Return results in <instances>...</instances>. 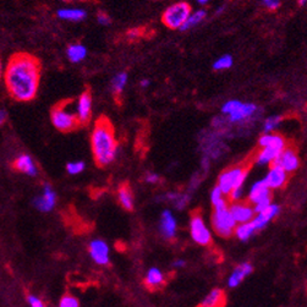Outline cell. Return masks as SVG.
I'll return each instance as SVG.
<instances>
[{"label": "cell", "instance_id": "e575fe53", "mask_svg": "<svg viewBox=\"0 0 307 307\" xmlns=\"http://www.w3.org/2000/svg\"><path fill=\"white\" fill-rule=\"evenodd\" d=\"M240 104H241V102H240V101H237V100L229 101V102H227L224 104V105L222 106V114L224 116L229 115V114H231L232 111H234L235 109H236L237 106L240 105Z\"/></svg>", "mask_w": 307, "mask_h": 307}, {"label": "cell", "instance_id": "4dcf8cb0", "mask_svg": "<svg viewBox=\"0 0 307 307\" xmlns=\"http://www.w3.org/2000/svg\"><path fill=\"white\" fill-rule=\"evenodd\" d=\"M232 64H234V59H232V56L225 54V55H222L220 58H218L217 60L213 63V69H214L215 71L228 70V69L231 68Z\"/></svg>", "mask_w": 307, "mask_h": 307}, {"label": "cell", "instance_id": "2e32d148", "mask_svg": "<svg viewBox=\"0 0 307 307\" xmlns=\"http://www.w3.org/2000/svg\"><path fill=\"white\" fill-rule=\"evenodd\" d=\"M90 255L97 264L109 263V247L102 240H93L90 244Z\"/></svg>", "mask_w": 307, "mask_h": 307}, {"label": "cell", "instance_id": "60d3db41", "mask_svg": "<svg viewBox=\"0 0 307 307\" xmlns=\"http://www.w3.org/2000/svg\"><path fill=\"white\" fill-rule=\"evenodd\" d=\"M158 180H159V177L157 174H148L146 177V181L148 184H155V182H158Z\"/></svg>", "mask_w": 307, "mask_h": 307}, {"label": "cell", "instance_id": "cb8c5ba5", "mask_svg": "<svg viewBox=\"0 0 307 307\" xmlns=\"http://www.w3.org/2000/svg\"><path fill=\"white\" fill-rule=\"evenodd\" d=\"M66 54L71 63H80L87 56V49L82 44H71L69 46Z\"/></svg>", "mask_w": 307, "mask_h": 307}, {"label": "cell", "instance_id": "f546056e", "mask_svg": "<svg viewBox=\"0 0 307 307\" xmlns=\"http://www.w3.org/2000/svg\"><path fill=\"white\" fill-rule=\"evenodd\" d=\"M210 201H212L214 209H227L228 208V202L225 200V195H223V192L217 186L212 190Z\"/></svg>", "mask_w": 307, "mask_h": 307}, {"label": "cell", "instance_id": "ffe728a7", "mask_svg": "<svg viewBox=\"0 0 307 307\" xmlns=\"http://www.w3.org/2000/svg\"><path fill=\"white\" fill-rule=\"evenodd\" d=\"M252 271H254V268H252L251 264L247 263V262L237 266L236 269H235V271L232 272L231 276H230L229 281H228L230 288H236V286L244 281L245 277H247L249 274L252 273Z\"/></svg>", "mask_w": 307, "mask_h": 307}, {"label": "cell", "instance_id": "3957f363", "mask_svg": "<svg viewBox=\"0 0 307 307\" xmlns=\"http://www.w3.org/2000/svg\"><path fill=\"white\" fill-rule=\"evenodd\" d=\"M51 119L54 128L61 132H70L80 126L76 116L75 103L73 101H63L55 104L51 109Z\"/></svg>", "mask_w": 307, "mask_h": 307}, {"label": "cell", "instance_id": "f6af8a7d", "mask_svg": "<svg viewBox=\"0 0 307 307\" xmlns=\"http://www.w3.org/2000/svg\"><path fill=\"white\" fill-rule=\"evenodd\" d=\"M2 73H4V66H2L1 59H0V80L2 78Z\"/></svg>", "mask_w": 307, "mask_h": 307}, {"label": "cell", "instance_id": "7402d4cb", "mask_svg": "<svg viewBox=\"0 0 307 307\" xmlns=\"http://www.w3.org/2000/svg\"><path fill=\"white\" fill-rule=\"evenodd\" d=\"M225 304V293L222 289H214L204 299L199 307H222Z\"/></svg>", "mask_w": 307, "mask_h": 307}, {"label": "cell", "instance_id": "7c38bea8", "mask_svg": "<svg viewBox=\"0 0 307 307\" xmlns=\"http://www.w3.org/2000/svg\"><path fill=\"white\" fill-rule=\"evenodd\" d=\"M56 204V194L51 185L46 184L43 187V194L36 197L33 201L34 207L41 212H51Z\"/></svg>", "mask_w": 307, "mask_h": 307}, {"label": "cell", "instance_id": "7a4b0ae2", "mask_svg": "<svg viewBox=\"0 0 307 307\" xmlns=\"http://www.w3.org/2000/svg\"><path fill=\"white\" fill-rule=\"evenodd\" d=\"M91 147L98 167H106L115 159L118 153V140L115 136V128L106 116H101L96 121L91 133Z\"/></svg>", "mask_w": 307, "mask_h": 307}, {"label": "cell", "instance_id": "4316f807", "mask_svg": "<svg viewBox=\"0 0 307 307\" xmlns=\"http://www.w3.org/2000/svg\"><path fill=\"white\" fill-rule=\"evenodd\" d=\"M163 283H164V276H163L162 272L158 268H155V267L151 268L148 271L147 277H146V284H147V286L155 289L162 285Z\"/></svg>", "mask_w": 307, "mask_h": 307}, {"label": "cell", "instance_id": "d6986e66", "mask_svg": "<svg viewBox=\"0 0 307 307\" xmlns=\"http://www.w3.org/2000/svg\"><path fill=\"white\" fill-rule=\"evenodd\" d=\"M14 167L17 172L24 173V174L28 175V177H36V175L38 174V169H37L33 159H32L28 154L19 155V157L15 159Z\"/></svg>", "mask_w": 307, "mask_h": 307}, {"label": "cell", "instance_id": "4fadbf2b", "mask_svg": "<svg viewBox=\"0 0 307 307\" xmlns=\"http://www.w3.org/2000/svg\"><path fill=\"white\" fill-rule=\"evenodd\" d=\"M279 212H281V207L278 205L271 204L268 207L264 208L262 212L257 213L256 217L251 220L255 230L257 231V230L264 229L268 225V223L279 214Z\"/></svg>", "mask_w": 307, "mask_h": 307}, {"label": "cell", "instance_id": "74e56055", "mask_svg": "<svg viewBox=\"0 0 307 307\" xmlns=\"http://www.w3.org/2000/svg\"><path fill=\"white\" fill-rule=\"evenodd\" d=\"M281 4V0H263V5L266 6V9H268L269 11H274V10L278 9Z\"/></svg>", "mask_w": 307, "mask_h": 307}, {"label": "cell", "instance_id": "ab89813d", "mask_svg": "<svg viewBox=\"0 0 307 307\" xmlns=\"http://www.w3.org/2000/svg\"><path fill=\"white\" fill-rule=\"evenodd\" d=\"M97 20L101 25H109L110 24V17H109L108 15L105 14V12H100V14H98V16H97Z\"/></svg>", "mask_w": 307, "mask_h": 307}, {"label": "cell", "instance_id": "836d02e7", "mask_svg": "<svg viewBox=\"0 0 307 307\" xmlns=\"http://www.w3.org/2000/svg\"><path fill=\"white\" fill-rule=\"evenodd\" d=\"M85 170V163L83 162H70L66 165V172L70 175H77Z\"/></svg>", "mask_w": 307, "mask_h": 307}, {"label": "cell", "instance_id": "e0dca14e", "mask_svg": "<svg viewBox=\"0 0 307 307\" xmlns=\"http://www.w3.org/2000/svg\"><path fill=\"white\" fill-rule=\"evenodd\" d=\"M247 174H249V167H245V165L234 167L224 172V175L227 177L228 181H229L230 186H231V190L242 187L247 178Z\"/></svg>", "mask_w": 307, "mask_h": 307}, {"label": "cell", "instance_id": "ba28073f", "mask_svg": "<svg viewBox=\"0 0 307 307\" xmlns=\"http://www.w3.org/2000/svg\"><path fill=\"white\" fill-rule=\"evenodd\" d=\"M75 109L80 125H87L92 118V95L90 90H86L78 97L77 102L75 103Z\"/></svg>", "mask_w": 307, "mask_h": 307}, {"label": "cell", "instance_id": "5bb4252c", "mask_svg": "<svg viewBox=\"0 0 307 307\" xmlns=\"http://www.w3.org/2000/svg\"><path fill=\"white\" fill-rule=\"evenodd\" d=\"M229 212L231 214L232 219L235 220V223H239V224H242V223H247L251 222L255 217V210L254 207H251L249 204H236L231 205L229 208Z\"/></svg>", "mask_w": 307, "mask_h": 307}, {"label": "cell", "instance_id": "6da1fadb", "mask_svg": "<svg viewBox=\"0 0 307 307\" xmlns=\"http://www.w3.org/2000/svg\"><path fill=\"white\" fill-rule=\"evenodd\" d=\"M42 66L29 53H16L9 59L2 73L7 92L17 102L34 100L39 90Z\"/></svg>", "mask_w": 307, "mask_h": 307}, {"label": "cell", "instance_id": "30bf717a", "mask_svg": "<svg viewBox=\"0 0 307 307\" xmlns=\"http://www.w3.org/2000/svg\"><path fill=\"white\" fill-rule=\"evenodd\" d=\"M271 189L267 186L264 180H258L252 185L249 194V202L254 205L262 204V202H272Z\"/></svg>", "mask_w": 307, "mask_h": 307}, {"label": "cell", "instance_id": "7bdbcfd3", "mask_svg": "<svg viewBox=\"0 0 307 307\" xmlns=\"http://www.w3.org/2000/svg\"><path fill=\"white\" fill-rule=\"evenodd\" d=\"M173 266H174L175 268H181V267L185 266V261H182V259H179V261H175L174 263H173Z\"/></svg>", "mask_w": 307, "mask_h": 307}, {"label": "cell", "instance_id": "7dc6e473", "mask_svg": "<svg viewBox=\"0 0 307 307\" xmlns=\"http://www.w3.org/2000/svg\"><path fill=\"white\" fill-rule=\"evenodd\" d=\"M306 1L307 0H299V5H300V6H305Z\"/></svg>", "mask_w": 307, "mask_h": 307}, {"label": "cell", "instance_id": "5b68a950", "mask_svg": "<svg viewBox=\"0 0 307 307\" xmlns=\"http://www.w3.org/2000/svg\"><path fill=\"white\" fill-rule=\"evenodd\" d=\"M212 225L214 231L222 237L231 236L236 228V223L232 219L229 209H214L212 214Z\"/></svg>", "mask_w": 307, "mask_h": 307}, {"label": "cell", "instance_id": "44dd1931", "mask_svg": "<svg viewBox=\"0 0 307 307\" xmlns=\"http://www.w3.org/2000/svg\"><path fill=\"white\" fill-rule=\"evenodd\" d=\"M59 19L65 20V21H73V22H80L82 20L86 19L87 16V12L82 9H78V7H68V9H60L56 12Z\"/></svg>", "mask_w": 307, "mask_h": 307}, {"label": "cell", "instance_id": "c3c4849f", "mask_svg": "<svg viewBox=\"0 0 307 307\" xmlns=\"http://www.w3.org/2000/svg\"><path fill=\"white\" fill-rule=\"evenodd\" d=\"M61 1H70V0H61Z\"/></svg>", "mask_w": 307, "mask_h": 307}, {"label": "cell", "instance_id": "1f68e13d", "mask_svg": "<svg viewBox=\"0 0 307 307\" xmlns=\"http://www.w3.org/2000/svg\"><path fill=\"white\" fill-rule=\"evenodd\" d=\"M281 120H283V118H281V115H272L269 116V118H267L263 123L264 133L273 132V131L281 125Z\"/></svg>", "mask_w": 307, "mask_h": 307}, {"label": "cell", "instance_id": "9a60e30c", "mask_svg": "<svg viewBox=\"0 0 307 307\" xmlns=\"http://www.w3.org/2000/svg\"><path fill=\"white\" fill-rule=\"evenodd\" d=\"M258 146L261 148H272L278 152H283L286 147V141L279 133L268 132L263 133L258 140Z\"/></svg>", "mask_w": 307, "mask_h": 307}, {"label": "cell", "instance_id": "9c48e42d", "mask_svg": "<svg viewBox=\"0 0 307 307\" xmlns=\"http://www.w3.org/2000/svg\"><path fill=\"white\" fill-rule=\"evenodd\" d=\"M258 113V106L254 103H242L232 111L231 114L227 115L229 124H244L254 119V116Z\"/></svg>", "mask_w": 307, "mask_h": 307}, {"label": "cell", "instance_id": "f1b7e54d", "mask_svg": "<svg viewBox=\"0 0 307 307\" xmlns=\"http://www.w3.org/2000/svg\"><path fill=\"white\" fill-rule=\"evenodd\" d=\"M128 74L126 73H120L118 75H115L111 80V91H113L114 96L118 97L123 93L124 88H125L126 83H128Z\"/></svg>", "mask_w": 307, "mask_h": 307}, {"label": "cell", "instance_id": "bcb514c9", "mask_svg": "<svg viewBox=\"0 0 307 307\" xmlns=\"http://www.w3.org/2000/svg\"><path fill=\"white\" fill-rule=\"evenodd\" d=\"M196 1L201 5H205L208 1H209V0H196Z\"/></svg>", "mask_w": 307, "mask_h": 307}, {"label": "cell", "instance_id": "484cf974", "mask_svg": "<svg viewBox=\"0 0 307 307\" xmlns=\"http://www.w3.org/2000/svg\"><path fill=\"white\" fill-rule=\"evenodd\" d=\"M205 16H207V12H205V10H197V11L191 12L190 16L187 17L186 21H185V24L180 27V31H182V32L189 31L190 28H192V27L201 24V22L205 19Z\"/></svg>", "mask_w": 307, "mask_h": 307}, {"label": "cell", "instance_id": "d6a6232c", "mask_svg": "<svg viewBox=\"0 0 307 307\" xmlns=\"http://www.w3.org/2000/svg\"><path fill=\"white\" fill-rule=\"evenodd\" d=\"M167 196H168V199L173 200V201H174L175 205H177V208H179V209H181V208H184L185 205L189 204V201H190V196H189V195L168 194Z\"/></svg>", "mask_w": 307, "mask_h": 307}, {"label": "cell", "instance_id": "52a82bcc", "mask_svg": "<svg viewBox=\"0 0 307 307\" xmlns=\"http://www.w3.org/2000/svg\"><path fill=\"white\" fill-rule=\"evenodd\" d=\"M273 164L281 168L286 174H291V173L296 172L300 167V158H299L298 152L294 148L286 146L285 150L277 157Z\"/></svg>", "mask_w": 307, "mask_h": 307}, {"label": "cell", "instance_id": "277c9868", "mask_svg": "<svg viewBox=\"0 0 307 307\" xmlns=\"http://www.w3.org/2000/svg\"><path fill=\"white\" fill-rule=\"evenodd\" d=\"M191 12L192 9L189 2L178 1L163 12L162 21L168 28L180 29V27L185 24V21H186Z\"/></svg>", "mask_w": 307, "mask_h": 307}, {"label": "cell", "instance_id": "b9f144b4", "mask_svg": "<svg viewBox=\"0 0 307 307\" xmlns=\"http://www.w3.org/2000/svg\"><path fill=\"white\" fill-rule=\"evenodd\" d=\"M6 118H7L6 111L2 110V109H0V126L4 125L5 121H6Z\"/></svg>", "mask_w": 307, "mask_h": 307}, {"label": "cell", "instance_id": "8d00e7d4", "mask_svg": "<svg viewBox=\"0 0 307 307\" xmlns=\"http://www.w3.org/2000/svg\"><path fill=\"white\" fill-rule=\"evenodd\" d=\"M242 195H244V190H242V187H237V189H232L228 196H229L230 201L236 204V202H239L240 200L242 199Z\"/></svg>", "mask_w": 307, "mask_h": 307}, {"label": "cell", "instance_id": "d590c367", "mask_svg": "<svg viewBox=\"0 0 307 307\" xmlns=\"http://www.w3.org/2000/svg\"><path fill=\"white\" fill-rule=\"evenodd\" d=\"M59 307H78V300L73 295H64L59 303Z\"/></svg>", "mask_w": 307, "mask_h": 307}, {"label": "cell", "instance_id": "603a6c76", "mask_svg": "<svg viewBox=\"0 0 307 307\" xmlns=\"http://www.w3.org/2000/svg\"><path fill=\"white\" fill-rule=\"evenodd\" d=\"M281 153V152L272 150V148H261V150L257 152L255 160H256V163L258 165H271L273 164L274 160L277 159V157H278Z\"/></svg>", "mask_w": 307, "mask_h": 307}, {"label": "cell", "instance_id": "f35d334b", "mask_svg": "<svg viewBox=\"0 0 307 307\" xmlns=\"http://www.w3.org/2000/svg\"><path fill=\"white\" fill-rule=\"evenodd\" d=\"M28 304L31 307H46L44 306V304L42 303L41 299H38L37 296H33V295L28 296Z\"/></svg>", "mask_w": 307, "mask_h": 307}, {"label": "cell", "instance_id": "d4e9b609", "mask_svg": "<svg viewBox=\"0 0 307 307\" xmlns=\"http://www.w3.org/2000/svg\"><path fill=\"white\" fill-rule=\"evenodd\" d=\"M118 199H119V202H120V205H123L125 209H128V210L133 209L132 192H131V189L128 187V185L124 184L119 187Z\"/></svg>", "mask_w": 307, "mask_h": 307}, {"label": "cell", "instance_id": "8992f818", "mask_svg": "<svg viewBox=\"0 0 307 307\" xmlns=\"http://www.w3.org/2000/svg\"><path fill=\"white\" fill-rule=\"evenodd\" d=\"M190 231H191L192 240L199 245L207 246L212 241V234L199 212L192 213L191 222H190Z\"/></svg>", "mask_w": 307, "mask_h": 307}, {"label": "cell", "instance_id": "ee69618b", "mask_svg": "<svg viewBox=\"0 0 307 307\" xmlns=\"http://www.w3.org/2000/svg\"><path fill=\"white\" fill-rule=\"evenodd\" d=\"M148 86H150V80H147V78L145 80V78H143V80L141 81V87L145 88V87H148Z\"/></svg>", "mask_w": 307, "mask_h": 307}, {"label": "cell", "instance_id": "8fae6325", "mask_svg": "<svg viewBox=\"0 0 307 307\" xmlns=\"http://www.w3.org/2000/svg\"><path fill=\"white\" fill-rule=\"evenodd\" d=\"M288 178H289V174H286L281 168L272 164L271 169H269V172L267 173L266 178H264L263 180L269 189L278 190L285 186L286 182H288Z\"/></svg>", "mask_w": 307, "mask_h": 307}, {"label": "cell", "instance_id": "ac0fdd59", "mask_svg": "<svg viewBox=\"0 0 307 307\" xmlns=\"http://www.w3.org/2000/svg\"><path fill=\"white\" fill-rule=\"evenodd\" d=\"M159 229L163 236L167 237V239L175 237V234H177V219H175L170 210H164L162 213Z\"/></svg>", "mask_w": 307, "mask_h": 307}, {"label": "cell", "instance_id": "83f0119b", "mask_svg": "<svg viewBox=\"0 0 307 307\" xmlns=\"http://www.w3.org/2000/svg\"><path fill=\"white\" fill-rule=\"evenodd\" d=\"M234 231H235V235L237 236V239L241 240V241H247V240H249L250 237L256 232V230H255L254 225H252L251 222H247V223H242V224L237 225V227L235 228Z\"/></svg>", "mask_w": 307, "mask_h": 307}]
</instances>
